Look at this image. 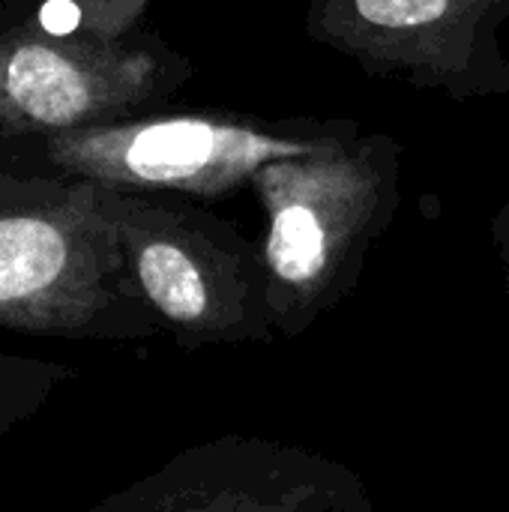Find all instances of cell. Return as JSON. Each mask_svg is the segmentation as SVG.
Masks as SVG:
<instances>
[{
	"label": "cell",
	"mask_w": 509,
	"mask_h": 512,
	"mask_svg": "<svg viewBox=\"0 0 509 512\" xmlns=\"http://www.w3.org/2000/svg\"><path fill=\"white\" fill-rule=\"evenodd\" d=\"M192 60L150 27L51 36L0 18V144L168 108Z\"/></svg>",
	"instance_id": "5"
},
{
	"label": "cell",
	"mask_w": 509,
	"mask_h": 512,
	"mask_svg": "<svg viewBox=\"0 0 509 512\" xmlns=\"http://www.w3.org/2000/svg\"><path fill=\"white\" fill-rule=\"evenodd\" d=\"M84 512H375V504L360 474L321 453L225 435L186 447Z\"/></svg>",
	"instance_id": "7"
},
{
	"label": "cell",
	"mask_w": 509,
	"mask_h": 512,
	"mask_svg": "<svg viewBox=\"0 0 509 512\" xmlns=\"http://www.w3.org/2000/svg\"><path fill=\"white\" fill-rule=\"evenodd\" d=\"M75 378V366L0 351V444L15 429L39 417L54 399V393Z\"/></svg>",
	"instance_id": "9"
},
{
	"label": "cell",
	"mask_w": 509,
	"mask_h": 512,
	"mask_svg": "<svg viewBox=\"0 0 509 512\" xmlns=\"http://www.w3.org/2000/svg\"><path fill=\"white\" fill-rule=\"evenodd\" d=\"M363 135L351 117H258L225 108L147 111L0 144V168L78 177L105 186L219 201L249 189L252 174L276 159L342 147Z\"/></svg>",
	"instance_id": "2"
},
{
	"label": "cell",
	"mask_w": 509,
	"mask_h": 512,
	"mask_svg": "<svg viewBox=\"0 0 509 512\" xmlns=\"http://www.w3.org/2000/svg\"><path fill=\"white\" fill-rule=\"evenodd\" d=\"M0 330L72 342H144L162 333L96 180L0 168Z\"/></svg>",
	"instance_id": "1"
},
{
	"label": "cell",
	"mask_w": 509,
	"mask_h": 512,
	"mask_svg": "<svg viewBox=\"0 0 509 512\" xmlns=\"http://www.w3.org/2000/svg\"><path fill=\"white\" fill-rule=\"evenodd\" d=\"M111 189L129 273L177 348L255 345L279 336L255 240L198 201Z\"/></svg>",
	"instance_id": "4"
},
{
	"label": "cell",
	"mask_w": 509,
	"mask_h": 512,
	"mask_svg": "<svg viewBox=\"0 0 509 512\" xmlns=\"http://www.w3.org/2000/svg\"><path fill=\"white\" fill-rule=\"evenodd\" d=\"M492 243L501 261V273H504V285L509 291V204H504L495 216H492Z\"/></svg>",
	"instance_id": "10"
},
{
	"label": "cell",
	"mask_w": 509,
	"mask_h": 512,
	"mask_svg": "<svg viewBox=\"0 0 509 512\" xmlns=\"http://www.w3.org/2000/svg\"><path fill=\"white\" fill-rule=\"evenodd\" d=\"M153 0H0V18L51 36L117 39L144 24Z\"/></svg>",
	"instance_id": "8"
},
{
	"label": "cell",
	"mask_w": 509,
	"mask_h": 512,
	"mask_svg": "<svg viewBox=\"0 0 509 512\" xmlns=\"http://www.w3.org/2000/svg\"><path fill=\"white\" fill-rule=\"evenodd\" d=\"M509 0H309L303 30L375 78L450 99L509 96Z\"/></svg>",
	"instance_id": "6"
},
{
	"label": "cell",
	"mask_w": 509,
	"mask_h": 512,
	"mask_svg": "<svg viewBox=\"0 0 509 512\" xmlns=\"http://www.w3.org/2000/svg\"><path fill=\"white\" fill-rule=\"evenodd\" d=\"M402 144L387 132L261 165L249 192L264 213L258 240L279 336H303L360 282L375 240L393 225Z\"/></svg>",
	"instance_id": "3"
}]
</instances>
